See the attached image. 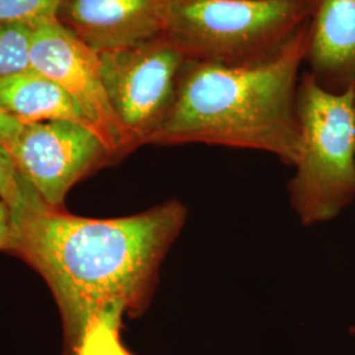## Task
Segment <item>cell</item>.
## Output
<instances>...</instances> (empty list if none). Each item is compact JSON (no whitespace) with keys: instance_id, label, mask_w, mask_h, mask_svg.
<instances>
[{"instance_id":"15","label":"cell","mask_w":355,"mask_h":355,"mask_svg":"<svg viewBox=\"0 0 355 355\" xmlns=\"http://www.w3.org/2000/svg\"><path fill=\"white\" fill-rule=\"evenodd\" d=\"M24 124L0 107V144L10 150Z\"/></svg>"},{"instance_id":"13","label":"cell","mask_w":355,"mask_h":355,"mask_svg":"<svg viewBox=\"0 0 355 355\" xmlns=\"http://www.w3.org/2000/svg\"><path fill=\"white\" fill-rule=\"evenodd\" d=\"M121 320L112 313L94 318L82 334L74 355H133L120 340Z\"/></svg>"},{"instance_id":"1","label":"cell","mask_w":355,"mask_h":355,"mask_svg":"<svg viewBox=\"0 0 355 355\" xmlns=\"http://www.w3.org/2000/svg\"><path fill=\"white\" fill-rule=\"evenodd\" d=\"M186 218V207L170 200L119 218L45 209L13 227L11 252L46 280L61 311L66 355H74L94 318L137 316L146 308Z\"/></svg>"},{"instance_id":"4","label":"cell","mask_w":355,"mask_h":355,"mask_svg":"<svg viewBox=\"0 0 355 355\" xmlns=\"http://www.w3.org/2000/svg\"><path fill=\"white\" fill-rule=\"evenodd\" d=\"M312 10L313 0H174L166 33L191 61L249 64L284 46Z\"/></svg>"},{"instance_id":"10","label":"cell","mask_w":355,"mask_h":355,"mask_svg":"<svg viewBox=\"0 0 355 355\" xmlns=\"http://www.w3.org/2000/svg\"><path fill=\"white\" fill-rule=\"evenodd\" d=\"M0 107L23 124L71 121L95 130L78 103L58 83L35 69L0 78Z\"/></svg>"},{"instance_id":"11","label":"cell","mask_w":355,"mask_h":355,"mask_svg":"<svg viewBox=\"0 0 355 355\" xmlns=\"http://www.w3.org/2000/svg\"><path fill=\"white\" fill-rule=\"evenodd\" d=\"M0 198L10 207L13 227L28 216L51 209L26 182L12 155L0 144Z\"/></svg>"},{"instance_id":"9","label":"cell","mask_w":355,"mask_h":355,"mask_svg":"<svg viewBox=\"0 0 355 355\" xmlns=\"http://www.w3.org/2000/svg\"><path fill=\"white\" fill-rule=\"evenodd\" d=\"M305 64L329 91L355 86V0H313Z\"/></svg>"},{"instance_id":"7","label":"cell","mask_w":355,"mask_h":355,"mask_svg":"<svg viewBox=\"0 0 355 355\" xmlns=\"http://www.w3.org/2000/svg\"><path fill=\"white\" fill-rule=\"evenodd\" d=\"M31 61L78 103L114 158L124 157L123 135L103 86L99 53L54 19L33 26Z\"/></svg>"},{"instance_id":"2","label":"cell","mask_w":355,"mask_h":355,"mask_svg":"<svg viewBox=\"0 0 355 355\" xmlns=\"http://www.w3.org/2000/svg\"><path fill=\"white\" fill-rule=\"evenodd\" d=\"M305 24L279 51L241 64L189 61L177 101L149 145L207 144L274 154L295 166L300 154L296 114Z\"/></svg>"},{"instance_id":"6","label":"cell","mask_w":355,"mask_h":355,"mask_svg":"<svg viewBox=\"0 0 355 355\" xmlns=\"http://www.w3.org/2000/svg\"><path fill=\"white\" fill-rule=\"evenodd\" d=\"M8 152L51 209H58L79 179L116 159L94 129L71 121L24 124Z\"/></svg>"},{"instance_id":"14","label":"cell","mask_w":355,"mask_h":355,"mask_svg":"<svg viewBox=\"0 0 355 355\" xmlns=\"http://www.w3.org/2000/svg\"><path fill=\"white\" fill-rule=\"evenodd\" d=\"M62 0H0V23L36 26L55 19Z\"/></svg>"},{"instance_id":"5","label":"cell","mask_w":355,"mask_h":355,"mask_svg":"<svg viewBox=\"0 0 355 355\" xmlns=\"http://www.w3.org/2000/svg\"><path fill=\"white\" fill-rule=\"evenodd\" d=\"M103 86L120 127L124 153L149 145L177 101L187 54L167 33L99 53Z\"/></svg>"},{"instance_id":"16","label":"cell","mask_w":355,"mask_h":355,"mask_svg":"<svg viewBox=\"0 0 355 355\" xmlns=\"http://www.w3.org/2000/svg\"><path fill=\"white\" fill-rule=\"evenodd\" d=\"M12 242V214L10 207L0 198V250L11 252Z\"/></svg>"},{"instance_id":"3","label":"cell","mask_w":355,"mask_h":355,"mask_svg":"<svg viewBox=\"0 0 355 355\" xmlns=\"http://www.w3.org/2000/svg\"><path fill=\"white\" fill-rule=\"evenodd\" d=\"M296 114L300 154L288 191L295 214L311 227L334 220L355 200V86L333 92L305 73Z\"/></svg>"},{"instance_id":"8","label":"cell","mask_w":355,"mask_h":355,"mask_svg":"<svg viewBox=\"0 0 355 355\" xmlns=\"http://www.w3.org/2000/svg\"><path fill=\"white\" fill-rule=\"evenodd\" d=\"M174 0H62L55 20L98 53L165 33Z\"/></svg>"},{"instance_id":"12","label":"cell","mask_w":355,"mask_h":355,"mask_svg":"<svg viewBox=\"0 0 355 355\" xmlns=\"http://www.w3.org/2000/svg\"><path fill=\"white\" fill-rule=\"evenodd\" d=\"M33 26L0 23V78L33 70L31 49Z\"/></svg>"}]
</instances>
